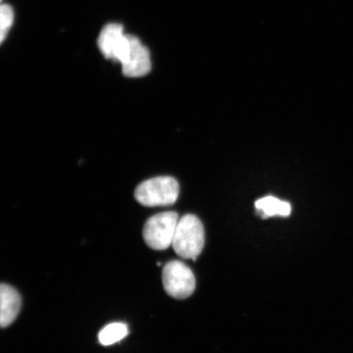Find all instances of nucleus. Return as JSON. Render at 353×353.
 Returning <instances> with one entry per match:
<instances>
[{"mask_svg": "<svg viewBox=\"0 0 353 353\" xmlns=\"http://www.w3.org/2000/svg\"><path fill=\"white\" fill-rule=\"evenodd\" d=\"M172 246L184 259L196 260L201 254L205 246V229L196 216L187 214L179 219Z\"/></svg>", "mask_w": 353, "mask_h": 353, "instance_id": "f257e3e1", "label": "nucleus"}, {"mask_svg": "<svg viewBox=\"0 0 353 353\" xmlns=\"http://www.w3.org/2000/svg\"><path fill=\"white\" fill-rule=\"evenodd\" d=\"M179 195V184L169 176L145 180L139 185L134 192L137 201L147 207L173 205Z\"/></svg>", "mask_w": 353, "mask_h": 353, "instance_id": "f03ea898", "label": "nucleus"}, {"mask_svg": "<svg viewBox=\"0 0 353 353\" xmlns=\"http://www.w3.org/2000/svg\"><path fill=\"white\" fill-rule=\"evenodd\" d=\"M179 214L169 211L157 214L148 219L143 228V239L150 248L165 250L173 244Z\"/></svg>", "mask_w": 353, "mask_h": 353, "instance_id": "7ed1b4c3", "label": "nucleus"}, {"mask_svg": "<svg viewBox=\"0 0 353 353\" xmlns=\"http://www.w3.org/2000/svg\"><path fill=\"white\" fill-rule=\"evenodd\" d=\"M165 292L176 299H187L196 289V278L191 268L179 260L166 263L162 271Z\"/></svg>", "mask_w": 353, "mask_h": 353, "instance_id": "20e7f679", "label": "nucleus"}, {"mask_svg": "<svg viewBox=\"0 0 353 353\" xmlns=\"http://www.w3.org/2000/svg\"><path fill=\"white\" fill-rule=\"evenodd\" d=\"M98 44L105 59L122 64L130 50V34H125L122 25L110 23L101 30Z\"/></svg>", "mask_w": 353, "mask_h": 353, "instance_id": "39448f33", "label": "nucleus"}, {"mask_svg": "<svg viewBox=\"0 0 353 353\" xmlns=\"http://www.w3.org/2000/svg\"><path fill=\"white\" fill-rule=\"evenodd\" d=\"M130 50L122 65V72L126 77H145L152 69L151 56L148 48L140 39L130 34Z\"/></svg>", "mask_w": 353, "mask_h": 353, "instance_id": "423d86ee", "label": "nucleus"}, {"mask_svg": "<svg viewBox=\"0 0 353 353\" xmlns=\"http://www.w3.org/2000/svg\"><path fill=\"white\" fill-rule=\"evenodd\" d=\"M21 299L19 292L7 284L0 286V325L6 328L15 321L21 310Z\"/></svg>", "mask_w": 353, "mask_h": 353, "instance_id": "0eeeda50", "label": "nucleus"}, {"mask_svg": "<svg viewBox=\"0 0 353 353\" xmlns=\"http://www.w3.org/2000/svg\"><path fill=\"white\" fill-rule=\"evenodd\" d=\"M255 207L258 211L261 212L263 218L272 217L276 215L287 217L291 213L290 203L281 201L272 196L259 199L255 202Z\"/></svg>", "mask_w": 353, "mask_h": 353, "instance_id": "6e6552de", "label": "nucleus"}, {"mask_svg": "<svg viewBox=\"0 0 353 353\" xmlns=\"http://www.w3.org/2000/svg\"><path fill=\"white\" fill-rule=\"evenodd\" d=\"M129 334L128 326L122 322H114L101 330L99 334V341L101 345L109 346L122 341Z\"/></svg>", "mask_w": 353, "mask_h": 353, "instance_id": "1a4fd4ad", "label": "nucleus"}, {"mask_svg": "<svg viewBox=\"0 0 353 353\" xmlns=\"http://www.w3.org/2000/svg\"><path fill=\"white\" fill-rule=\"evenodd\" d=\"M14 12L8 4H2L0 8V41L3 43L12 28Z\"/></svg>", "mask_w": 353, "mask_h": 353, "instance_id": "9d476101", "label": "nucleus"}]
</instances>
